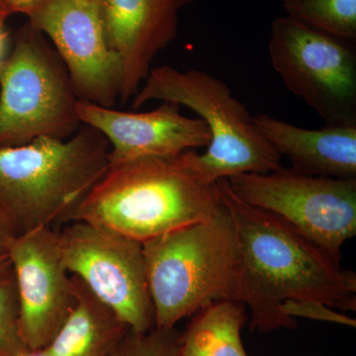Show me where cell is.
<instances>
[{"label":"cell","instance_id":"obj_1","mask_svg":"<svg viewBox=\"0 0 356 356\" xmlns=\"http://www.w3.org/2000/svg\"><path fill=\"white\" fill-rule=\"evenodd\" d=\"M235 227L238 248L236 301L250 307V330L266 334L296 329L282 304L317 301L337 311H356V275L339 259L273 213L243 202L217 181Z\"/></svg>","mask_w":356,"mask_h":356},{"label":"cell","instance_id":"obj_2","mask_svg":"<svg viewBox=\"0 0 356 356\" xmlns=\"http://www.w3.org/2000/svg\"><path fill=\"white\" fill-rule=\"evenodd\" d=\"M194 149L109 163L74 215L138 242L208 219L222 207L219 188L201 177ZM72 221V222H74Z\"/></svg>","mask_w":356,"mask_h":356},{"label":"cell","instance_id":"obj_3","mask_svg":"<svg viewBox=\"0 0 356 356\" xmlns=\"http://www.w3.org/2000/svg\"><path fill=\"white\" fill-rule=\"evenodd\" d=\"M109 153L108 140L84 124L69 139L0 147V206L19 234L69 224L106 172Z\"/></svg>","mask_w":356,"mask_h":356},{"label":"cell","instance_id":"obj_4","mask_svg":"<svg viewBox=\"0 0 356 356\" xmlns=\"http://www.w3.org/2000/svg\"><path fill=\"white\" fill-rule=\"evenodd\" d=\"M142 245L156 327H175L214 302L236 301L238 241L222 203L208 219Z\"/></svg>","mask_w":356,"mask_h":356},{"label":"cell","instance_id":"obj_5","mask_svg":"<svg viewBox=\"0 0 356 356\" xmlns=\"http://www.w3.org/2000/svg\"><path fill=\"white\" fill-rule=\"evenodd\" d=\"M152 100L185 106L198 115L210 133L207 151L196 154L195 165L209 184L241 173L280 170V154L259 132L252 115L228 84L200 70L172 65L152 67L132 98L133 109Z\"/></svg>","mask_w":356,"mask_h":356},{"label":"cell","instance_id":"obj_6","mask_svg":"<svg viewBox=\"0 0 356 356\" xmlns=\"http://www.w3.org/2000/svg\"><path fill=\"white\" fill-rule=\"evenodd\" d=\"M79 102L62 58L27 21L0 60V147L69 139L81 125Z\"/></svg>","mask_w":356,"mask_h":356},{"label":"cell","instance_id":"obj_7","mask_svg":"<svg viewBox=\"0 0 356 356\" xmlns=\"http://www.w3.org/2000/svg\"><path fill=\"white\" fill-rule=\"evenodd\" d=\"M355 42L330 36L290 16L271 23V65L288 90L327 126L356 125Z\"/></svg>","mask_w":356,"mask_h":356},{"label":"cell","instance_id":"obj_8","mask_svg":"<svg viewBox=\"0 0 356 356\" xmlns=\"http://www.w3.org/2000/svg\"><path fill=\"white\" fill-rule=\"evenodd\" d=\"M243 202L273 213L336 259L356 235V178L313 177L295 170L227 178Z\"/></svg>","mask_w":356,"mask_h":356},{"label":"cell","instance_id":"obj_9","mask_svg":"<svg viewBox=\"0 0 356 356\" xmlns=\"http://www.w3.org/2000/svg\"><path fill=\"white\" fill-rule=\"evenodd\" d=\"M63 259L103 304L134 331L156 327L142 243L83 221L58 231Z\"/></svg>","mask_w":356,"mask_h":356},{"label":"cell","instance_id":"obj_10","mask_svg":"<svg viewBox=\"0 0 356 356\" xmlns=\"http://www.w3.org/2000/svg\"><path fill=\"white\" fill-rule=\"evenodd\" d=\"M26 16L62 58L79 99L113 108L122 65L107 37L102 1L43 0Z\"/></svg>","mask_w":356,"mask_h":356},{"label":"cell","instance_id":"obj_11","mask_svg":"<svg viewBox=\"0 0 356 356\" xmlns=\"http://www.w3.org/2000/svg\"><path fill=\"white\" fill-rule=\"evenodd\" d=\"M8 257L17 285L21 336L29 350L46 348L76 302L58 229L38 227L19 234Z\"/></svg>","mask_w":356,"mask_h":356},{"label":"cell","instance_id":"obj_12","mask_svg":"<svg viewBox=\"0 0 356 356\" xmlns=\"http://www.w3.org/2000/svg\"><path fill=\"white\" fill-rule=\"evenodd\" d=\"M76 113L81 124L95 128L108 140L109 163L170 156L207 147L210 143L204 121L184 116L175 103L163 102L152 111L133 112L79 100Z\"/></svg>","mask_w":356,"mask_h":356},{"label":"cell","instance_id":"obj_13","mask_svg":"<svg viewBox=\"0 0 356 356\" xmlns=\"http://www.w3.org/2000/svg\"><path fill=\"white\" fill-rule=\"evenodd\" d=\"M109 43L120 58L119 100L125 104L149 76L161 51L177 38L179 16L195 0H100Z\"/></svg>","mask_w":356,"mask_h":356},{"label":"cell","instance_id":"obj_14","mask_svg":"<svg viewBox=\"0 0 356 356\" xmlns=\"http://www.w3.org/2000/svg\"><path fill=\"white\" fill-rule=\"evenodd\" d=\"M259 132L291 170L313 177L356 178V125L300 128L268 114L252 115Z\"/></svg>","mask_w":356,"mask_h":356},{"label":"cell","instance_id":"obj_15","mask_svg":"<svg viewBox=\"0 0 356 356\" xmlns=\"http://www.w3.org/2000/svg\"><path fill=\"white\" fill-rule=\"evenodd\" d=\"M76 302L64 324L44 348L50 356H106L130 327L72 275Z\"/></svg>","mask_w":356,"mask_h":356},{"label":"cell","instance_id":"obj_16","mask_svg":"<svg viewBox=\"0 0 356 356\" xmlns=\"http://www.w3.org/2000/svg\"><path fill=\"white\" fill-rule=\"evenodd\" d=\"M245 322L243 303L214 302L197 312L180 334L177 356H248L241 337Z\"/></svg>","mask_w":356,"mask_h":356},{"label":"cell","instance_id":"obj_17","mask_svg":"<svg viewBox=\"0 0 356 356\" xmlns=\"http://www.w3.org/2000/svg\"><path fill=\"white\" fill-rule=\"evenodd\" d=\"M287 15L312 29L355 42L356 0H283Z\"/></svg>","mask_w":356,"mask_h":356},{"label":"cell","instance_id":"obj_18","mask_svg":"<svg viewBox=\"0 0 356 356\" xmlns=\"http://www.w3.org/2000/svg\"><path fill=\"white\" fill-rule=\"evenodd\" d=\"M28 350L20 332L19 301L13 269L0 276V356H22Z\"/></svg>","mask_w":356,"mask_h":356},{"label":"cell","instance_id":"obj_19","mask_svg":"<svg viewBox=\"0 0 356 356\" xmlns=\"http://www.w3.org/2000/svg\"><path fill=\"white\" fill-rule=\"evenodd\" d=\"M180 334L175 327L147 332L129 329L106 356H177Z\"/></svg>","mask_w":356,"mask_h":356},{"label":"cell","instance_id":"obj_20","mask_svg":"<svg viewBox=\"0 0 356 356\" xmlns=\"http://www.w3.org/2000/svg\"><path fill=\"white\" fill-rule=\"evenodd\" d=\"M282 311L289 317L311 318V320L325 321L337 323L355 327V320L343 315L341 311L334 310L331 307L317 301H290L282 304Z\"/></svg>","mask_w":356,"mask_h":356},{"label":"cell","instance_id":"obj_21","mask_svg":"<svg viewBox=\"0 0 356 356\" xmlns=\"http://www.w3.org/2000/svg\"><path fill=\"white\" fill-rule=\"evenodd\" d=\"M18 235L19 232L15 222L0 206V257L8 255L9 248Z\"/></svg>","mask_w":356,"mask_h":356},{"label":"cell","instance_id":"obj_22","mask_svg":"<svg viewBox=\"0 0 356 356\" xmlns=\"http://www.w3.org/2000/svg\"><path fill=\"white\" fill-rule=\"evenodd\" d=\"M11 15L15 13L24 14L43 0H2Z\"/></svg>","mask_w":356,"mask_h":356},{"label":"cell","instance_id":"obj_23","mask_svg":"<svg viewBox=\"0 0 356 356\" xmlns=\"http://www.w3.org/2000/svg\"><path fill=\"white\" fill-rule=\"evenodd\" d=\"M9 33L6 28V21L0 20V60L6 57L7 44H8Z\"/></svg>","mask_w":356,"mask_h":356},{"label":"cell","instance_id":"obj_24","mask_svg":"<svg viewBox=\"0 0 356 356\" xmlns=\"http://www.w3.org/2000/svg\"><path fill=\"white\" fill-rule=\"evenodd\" d=\"M11 270H13V266H11L8 255L0 257V276L8 273Z\"/></svg>","mask_w":356,"mask_h":356},{"label":"cell","instance_id":"obj_25","mask_svg":"<svg viewBox=\"0 0 356 356\" xmlns=\"http://www.w3.org/2000/svg\"><path fill=\"white\" fill-rule=\"evenodd\" d=\"M11 14L9 13L8 9H7L6 4L3 3L2 0H0V20L6 21L7 18Z\"/></svg>","mask_w":356,"mask_h":356},{"label":"cell","instance_id":"obj_26","mask_svg":"<svg viewBox=\"0 0 356 356\" xmlns=\"http://www.w3.org/2000/svg\"><path fill=\"white\" fill-rule=\"evenodd\" d=\"M22 356H50L44 348H40V350H30L24 353Z\"/></svg>","mask_w":356,"mask_h":356}]
</instances>
